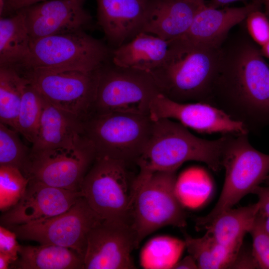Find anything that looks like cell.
Returning <instances> with one entry per match:
<instances>
[{"label": "cell", "instance_id": "cell-11", "mask_svg": "<svg viewBox=\"0 0 269 269\" xmlns=\"http://www.w3.org/2000/svg\"><path fill=\"white\" fill-rule=\"evenodd\" d=\"M87 137L68 146L31 150L24 175L52 187L80 191L82 182L96 158Z\"/></svg>", "mask_w": 269, "mask_h": 269}, {"label": "cell", "instance_id": "cell-26", "mask_svg": "<svg viewBox=\"0 0 269 269\" xmlns=\"http://www.w3.org/2000/svg\"><path fill=\"white\" fill-rule=\"evenodd\" d=\"M27 82V79L15 68L0 67V123L15 131L23 89Z\"/></svg>", "mask_w": 269, "mask_h": 269}, {"label": "cell", "instance_id": "cell-6", "mask_svg": "<svg viewBox=\"0 0 269 269\" xmlns=\"http://www.w3.org/2000/svg\"><path fill=\"white\" fill-rule=\"evenodd\" d=\"M112 51L84 30L31 40L29 54L17 70L91 72L107 63Z\"/></svg>", "mask_w": 269, "mask_h": 269}, {"label": "cell", "instance_id": "cell-4", "mask_svg": "<svg viewBox=\"0 0 269 269\" xmlns=\"http://www.w3.org/2000/svg\"><path fill=\"white\" fill-rule=\"evenodd\" d=\"M176 171H139L132 181L128 222L137 248L149 234L166 226L186 225V214L177 193Z\"/></svg>", "mask_w": 269, "mask_h": 269}, {"label": "cell", "instance_id": "cell-29", "mask_svg": "<svg viewBox=\"0 0 269 269\" xmlns=\"http://www.w3.org/2000/svg\"><path fill=\"white\" fill-rule=\"evenodd\" d=\"M17 134L15 130L0 123V166L14 167L24 174L31 148L22 142Z\"/></svg>", "mask_w": 269, "mask_h": 269}, {"label": "cell", "instance_id": "cell-31", "mask_svg": "<svg viewBox=\"0 0 269 269\" xmlns=\"http://www.w3.org/2000/svg\"><path fill=\"white\" fill-rule=\"evenodd\" d=\"M259 214L250 232L253 241L252 253L258 269H269V235Z\"/></svg>", "mask_w": 269, "mask_h": 269}, {"label": "cell", "instance_id": "cell-24", "mask_svg": "<svg viewBox=\"0 0 269 269\" xmlns=\"http://www.w3.org/2000/svg\"><path fill=\"white\" fill-rule=\"evenodd\" d=\"M31 39L22 9L0 18V67L17 68L29 54Z\"/></svg>", "mask_w": 269, "mask_h": 269}, {"label": "cell", "instance_id": "cell-1", "mask_svg": "<svg viewBox=\"0 0 269 269\" xmlns=\"http://www.w3.org/2000/svg\"><path fill=\"white\" fill-rule=\"evenodd\" d=\"M223 43L205 102L256 132L269 125V67L250 35Z\"/></svg>", "mask_w": 269, "mask_h": 269}, {"label": "cell", "instance_id": "cell-2", "mask_svg": "<svg viewBox=\"0 0 269 269\" xmlns=\"http://www.w3.org/2000/svg\"><path fill=\"white\" fill-rule=\"evenodd\" d=\"M220 51L221 46L195 44L179 37L169 41L164 61L150 73L160 93L170 99L205 103Z\"/></svg>", "mask_w": 269, "mask_h": 269}, {"label": "cell", "instance_id": "cell-10", "mask_svg": "<svg viewBox=\"0 0 269 269\" xmlns=\"http://www.w3.org/2000/svg\"><path fill=\"white\" fill-rule=\"evenodd\" d=\"M100 69L17 70L48 102L84 121L93 112Z\"/></svg>", "mask_w": 269, "mask_h": 269}, {"label": "cell", "instance_id": "cell-5", "mask_svg": "<svg viewBox=\"0 0 269 269\" xmlns=\"http://www.w3.org/2000/svg\"><path fill=\"white\" fill-rule=\"evenodd\" d=\"M225 177L220 196L213 209L196 220V227L204 229L224 211L233 208L254 190L269 174V154L255 149L248 134H228L222 153Z\"/></svg>", "mask_w": 269, "mask_h": 269}, {"label": "cell", "instance_id": "cell-33", "mask_svg": "<svg viewBox=\"0 0 269 269\" xmlns=\"http://www.w3.org/2000/svg\"><path fill=\"white\" fill-rule=\"evenodd\" d=\"M16 234L7 228L0 226V253L11 256L16 261L19 257L20 245L16 240Z\"/></svg>", "mask_w": 269, "mask_h": 269}, {"label": "cell", "instance_id": "cell-22", "mask_svg": "<svg viewBox=\"0 0 269 269\" xmlns=\"http://www.w3.org/2000/svg\"><path fill=\"white\" fill-rule=\"evenodd\" d=\"M259 213L258 202L244 207L232 208L221 213L204 230L219 243L240 249L245 235L250 233Z\"/></svg>", "mask_w": 269, "mask_h": 269}, {"label": "cell", "instance_id": "cell-30", "mask_svg": "<svg viewBox=\"0 0 269 269\" xmlns=\"http://www.w3.org/2000/svg\"><path fill=\"white\" fill-rule=\"evenodd\" d=\"M29 179L18 168L0 166V209L6 211L21 199L27 188Z\"/></svg>", "mask_w": 269, "mask_h": 269}, {"label": "cell", "instance_id": "cell-3", "mask_svg": "<svg viewBox=\"0 0 269 269\" xmlns=\"http://www.w3.org/2000/svg\"><path fill=\"white\" fill-rule=\"evenodd\" d=\"M228 134L215 140L200 138L178 122L169 119L153 121L150 137L135 161L139 171H177L184 163L203 162L215 171L222 166Z\"/></svg>", "mask_w": 269, "mask_h": 269}, {"label": "cell", "instance_id": "cell-28", "mask_svg": "<svg viewBox=\"0 0 269 269\" xmlns=\"http://www.w3.org/2000/svg\"><path fill=\"white\" fill-rule=\"evenodd\" d=\"M44 101L41 94L27 81L23 89L16 131L32 144L38 131Z\"/></svg>", "mask_w": 269, "mask_h": 269}, {"label": "cell", "instance_id": "cell-27", "mask_svg": "<svg viewBox=\"0 0 269 269\" xmlns=\"http://www.w3.org/2000/svg\"><path fill=\"white\" fill-rule=\"evenodd\" d=\"M185 243L167 236L149 240L140 254V263L145 269H172L178 261Z\"/></svg>", "mask_w": 269, "mask_h": 269}, {"label": "cell", "instance_id": "cell-25", "mask_svg": "<svg viewBox=\"0 0 269 269\" xmlns=\"http://www.w3.org/2000/svg\"><path fill=\"white\" fill-rule=\"evenodd\" d=\"M184 237L185 247L200 269H232L241 250L225 246L207 233L200 238Z\"/></svg>", "mask_w": 269, "mask_h": 269}, {"label": "cell", "instance_id": "cell-21", "mask_svg": "<svg viewBox=\"0 0 269 269\" xmlns=\"http://www.w3.org/2000/svg\"><path fill=\"white\" fill-rule=\"evenodd\" d=\"M169 41L141 32L132 39L112 51L111 60L114 65L150 72L164 61Z\"/></svg>", "mask_w": 269, "mask_h": 269}, {"label": "cell", "instance_id": "cell-36", "mask_svg": "<svg viewBox=\"0 0 269 269\" xmlns=\"http://www.w3.org/2000/svg\"><path fill=\"white\" fill-rule=\"evenodd\" d=\"M174 269H198L196 262L193 257L189 255L183 259L177 261L172 267Z\"/></svg>", "mask_w": 269, "mask_h": 269}, {"label": "cell", "instance_id": "cell-44", "mask_svg": "<svg viewBox=\"0 0 269 269\" xmlns=\"http://www.w3.org/2000/svg\"><path fill=\"white\" fill-rule=\"evenodd\" d=\"M265 181H266V182H267L269 184V174L266 178Z\"/></svg>", "mask_w": 269, "mask_h": 269}, {"label": "cell", "instance_id": "cell-7", "mask_svg": "<svg viewBox=\"0 0 269 269\" xmlns=\"http://www.w3.org/2000/svg\"><path fill=\"white\" fill-rule=\"evenodd\" d=\"M153 121L149 115L127 113L91 114L84 121L86 136L96 157L127 163L135 161L150 137Z\"/></svg>", "mask_w": 269, "mask_h": 269}, {"label": "cell", "instance_id": "cell-35", "mask_svg": "<svg viewBox=\"0 0 269 269\" xmlns=\"http://www.w3.org/2000/svg\"><path fill=\"white\" fill-rule=\"evenodd\" d=\"M45 0H6V12H14L22 8Z\"/></svg>", "mask_w": 269, "mask_h": 269}, {"label": "cell", "instance_id": "cell-18", "mask_svg": "<svg viewBox=\"0 0 269 269\" xmlns=\"http://www.w3.org/2000/svg\"><path fill=\"white\" fill-rule=\"evenodd\" d=\"M97 22L114 48L141 31L150 0H96Z\"/></svg>", "mask_w": 269, "mask_h": 269}, {"label": "cell", "instance_id": "cell-32", "mask_svg": "<svg viewBox=\"0 0 269 269\" xmlns=\"http://www.w3.org/2000/svg\"><path fill=\"white\" fill-rule=\"evenodd\" d=\"M246 28L253 40L261 46L269 40V18L261 9L251 12L245 19Z\"/></svg>", "mask_w": 269, "mask_h": 269}, {"label": "cell", "instance_id": "cell-39", "mask_svg": "<svg viewBox=\"0 0 269 269\" xmlns=\"http://www.w3.org/2000/svg\"><path fill=\"white\" fill-rule=\"evenodd\" d=\"M261 51L263 56L269 58V40L265 44L262 46Z\"/></svg>", "mask_w": 269, "mask_h": 269}, {"label": "cell", "instance_id": "cell-12", "mask_svg": "<svg viewBox=\"0 0 269 269\" xmlns=\"http://www.w3.org/2000/svg\"><path fill=\"white\" fill-rule=\"evenodd\" d=\"M103 220L81 196L67 211L41 221L8 228L17 237L71 249L83 258L90 231Z\"/></svg>", "mask_w": 269, "mask_h": 269}, {"label": "cell", "instance_id": "cell-8", "mask_svg": "<svg viewBox=\"0 0 269 269\" xmlns=\"http://www.w3.org/2000/svg\"><path fill=\"white\" fill-rule=\"evenodd\" d=\"M107 63L100 70L92 114L149 115L152 101L160 93L151 73Z\"/></svg>", "mask_w": 269, "mask_h": 269}, {"label": "cell", "instance_id": "cell-19", "mask_svg": "<svg viewBox=\"0 0 269 269\" xmlns=\"http://www.w3.org/2000/svg\"><path fill=\"white\" fill-rule=\"evenodd\" d=\"M205 4L187 0H150L141 32L167 41L179 38L188 30L197 12Z\"/></svg>", "mask_w": 269, "mask_h": 269}, {"label": "cell", "instance_id": "cell-38", "mask_svg": "<svg viewBox=\"0 0 269 269\" xmlns=\"http://www.w3.org/2000/svg\"><path fill=\"white\" fill-rule=\"evenodd\" d=\"M248 0H210L209 3L207 4L208 6L213 8H219L220 6H224L230 3L237 1H245ZM253 1L255 0H251Z\"/></svg>", "mask_w": 269, "mask_h": 269}, {"label": "cell", "instance_id": "cell-34", "mask_svg": "<svg viewBox=\"0 0 269 269\" xmlns=\"http://www.w3.org/2000/svg\"><path fill=\"white\" fill-rule=\"evenodd\" d=\"M253 194L257 195L259 204V214L263 217L269 216V185L268 186H258L253 191Z\"/></svg>", "mask_w": 269, "mask_h": 269}, {"label": "cell", "instance_id": "cell-15", "mask_svg": "<svg viewBox=\"0 0 269 269\" xmlns=\"http://www.w3.org/2000/svg\"><path fill=\"white\" fill-rule=\"evenodd\" d=\"M82 196L81 191L56 188L29 179L19 201L0 217L7 228L35 223L61 214Z\"/></svg>", "mask_w": 269, "mask_h": 269}, {"label": "cell", "instance_id": "cell-17", "mask_svg": "<svg viewBox=\"0 0 269 269\" xmlns=\"http://www.w3.org/2000/svg\"><path fill=\"white\" fill-rule=\"evenodd\" d=\"M265 0H255L241 7L213 8L205 4L197 12L186 32L180 37L191 43L220 47L230 30L245 20L253 11L261 9Z\"/></svg>", "mask_w": 269, "mask_h": 269}, {"label": "cell", "instance_id": "cell-42", "mask_svg": "<svg viewBox=\"0 0 269 269\" xmlns=\"http://www.w3.org/2000/svg\"><path fill=\"white\" fill-rule=\"evenodd\" d=\"M264 4L266 8L265 13L269 18V0H265Z\"/></svg>", "mask_w": 269, "mask_h": 269}, {"label": "cell", "instance_id": "cell-43", "mask_svg": "<svg viewBox=\"0 0 269 269\" xmlns=\"http://www.w3.org/2000/svg\"><path fill=\"white\" fill-rule=\"evenodd\" d=\"M188 1L199 4H206L205 2V0H187Z\"/></svg>", "mask_w": 269, "mask_h": 269}, {"label": "cell", "instance_id": "cell-40", "mask_svg": "<svg viewBox=\"0 0 269 269\" xmlns=\"http://www.w3.org/2000/svg\"><path fill=\"white\" fill-rule=\"evenodd\" d=\"M6 0H0V16L5 13L6 9Z\"/></svg>", "mask_w": 269, "mask_h": 269}, {"label": "cell", "instance_id": "cell-9", "mask_svg": "<svg viewBox=\"0 0 269 269\" xmlns=\"http://www.w3.org/2000/svg\"><path fill=\"white\" fill-rule=\"evenodd\" d=\"M127 164L96 157L82 182V196L103 220L128 223L132 182L129 181Z\"/></svg>", "mask_w": 269, "mask_h": 269}, {"label": "cell", "instance_id": "cell-16", "mask_svg": "<svg viewBox=\"0 0 269 269\" xmlns=\"http://www.w3.org/2000/svg\"><path fill=\"white\" fill-rule=\"evenodd\" d=\"M85 0H45L21 8L31 40L80 30L90 26L92 16Z\"/></svg>", "mask_w": 269, "mask_h": 269}, {"label": "cell", "instance_id": "cell-20", "mask_svg": "<svg viewBox=\"0 0 269 269\" xmlns=\"http://www.w3.org/2000/svg\"><path fill=\"white\" fill-rule=\"evenodd\" d=\"M86 137L84 121L52 105L44 99L31 150L73 145Z\"/></svg>", "mask_w": 269, "mask_h": 269}, {"label": "cell", "instance_id": "cell-23", "mask_svg": "<svg viewBox=\"0 0 269 269\" xmlns=\"http://www.w3.org/2000/svg\"><path fill=\"white\" fill-rule=\"evenodd\" d=\"M18 255L11 268L83 269V258L77 252L57 245L20 246Z\"/></svg>", "mask_w": 269, "mask_h": 269}, {"label": "cell", "instance_id": "cell-41", "mask_svg": "<svg viewBox=\"0 0 269 269\" xmlns=\"http://www.w3.org/2000/svg\"><path fill=\"white\" fill-rule=\"evenodd\" d=\"M263 226L266 232L269 235V216L263 217Z\"/></svg>", "mask_w": 269, "mask_h": 269}, {"label": "cell", "instance_id": "cell-14", "mask_svg": "<svg viewBox=\"0 0 269 269\" xmlns=\"http://www.w3.org/2000/svg\"><path fill=\"white\" fill-rule=\"evenodd\" d=\"M149 115L153 121L162 119L174 120L187 128L203 134H249L241 123L220 109L208 103L178 102L163 94L152 101Z\"/></svg>", "mask_w": 269, "mask_h": 269}, {"label": "cell", "instance_id": "cell-13", "mask_svg": "<svg viewBox=\"0 0 269 269\" xmlns=\"http://www.w3.org/2000/svg\"><path fill=\"white\" fill-rule=\"evenodd\" d=\"M136 238L128 223L103 220L90 231L83 269H136L132 253Z\"/></svg>", "mask_w": 269, "mask_h": 269}, {"label": "cell", "instance_id": "cell-37", "mask_svg": "<svg viewBox=\"0 0 269 269\" xmlns=\"http://www.w3.org/2000/svg\"><path fill=\"white\" fill-rule=\"evenodd\" d=\"M16 262L11 256L0 253V269H7Z\"/></svg>", "mask_w": 269, "mask_h": 269}]
</instances>
